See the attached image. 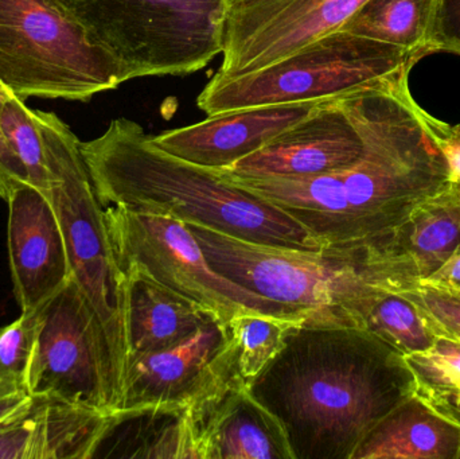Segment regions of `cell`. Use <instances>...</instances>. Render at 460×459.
<instances>
[{
    "mask_svg": "<svg viewBox=\"0 0 460 459\" xmlns=\"http://www.w3.org/2000/svg\"><path fill=\"white\" fill-rule=\"evenodd\" d=\"M340 100L364 140L356 163L307 177L218 174L288 213L323 250H365L442 191L447 166L424 128L410 83Z\"/></svg>",
    "mask_w": 460,
    "mask_h": 459,
    "instance_id": "1",
    "label": "cell"
},
{
    "mask_svg": "<svg viewBox=\"0 0 460 459\" xmlns=\"http://www.w3.org/2000/svg\"><path fill=\"white\" fill-rule=\"evenodd\" d=\"M248 391L283 426L295 459H353L416 380L405 356L370 331L305 323Z\"/></svg>",
    "mask_w": 460,
    "mask_h": 459,
    "instance_id": "2",
    "label": "cell"
},
{
    "mask_svg": "<svg viewBox=\"0 0 460 459\" xmlns=\"http://www.w3.org/2000/svg\"><path fill=\"white\" fill-rule=\"evenodd\" d=\"M80 148L102 207L162 213L262 244L323 250L288 213L215 170L161 150L134 120L111 121L104 134Z\"/></svg>",
    "mask_w": 460,
    "mask_h": 459,
    "instance_id": "3",
    "label": "cell"
},
{
    "mask_svg": "<svg viewBox=\"0 0 460 459\" xmlns=\"http://www.w3.org/2000/svg\"><path fill=\"white\" fill-rule=\"evenodd\" d=\"M34 112L45 146L48 197L64 234L72 279L93 310L110 349L116 411L128 361L126 275L108 231L104 207L81 154L80 140L56 113Z\"/></svg>",
    "mask_w": 460,
    "mask_h": 459,
    "instance_id": "4",
    "label": "cell"
},
{
    "mask_svg": "<svg viewBox=\"0 0 460 459\" xmlns=\"http://www.w3.org/2000/svg\"><path fill=\"white\" fill-rule=\"evenodd\" d=\"M420 51L335 31L245 75H213L197 100L208 115L292 102L337 100L410 83Z\"/></svg>",
    "mask_w": 460,
    "mask_h": 459,
    "instance_id": "5",
    "label": "cell"
},
{
    "mask_svg": "<svg viewBox=\"0 0 460 459\" xmlns=\"http://www.w3.org/2000/svg\"><path fill=\"white\" fill-rule=\"evenodd\" d=\"M54 2L119 62L126 81L189 75L223 54L226 0Z\"/></svg>",
    "mask_w": 460,
    "mask_h": 459,
    "instance_id": "6",
    "label": "cell"
},
{
    "mask_svg": "<svg viewBox=\"0 0 460 459\" xmlns=\"http://www.w3.org/2000/svg\"><path fill=\"white\" fill-rule=\"evenodd\" d=\"M188 224L210 266L224 277L311 323L351 326L349 310L378 287L361 251H311L238 239Z\"/></svg>",
    "mask_w": 460,
    "mask_h": 459,
    "instance_id": "7",
    "label": "cell"
},
{
    "mask_svg": "<svg viewBox=\"0 0 460 459\" xmlns=\"http://www.w3.org/2000/svg\"><path fill=\"white\" fill-rule=\"evenodd\" d=\"M0 83L22 100L85 102L126 77L54 0H0Z\"/></svg>",
    "mask_w": 460,
    "mask_h": 459,
    "instance_id": "8",
    "label": "cell"
},
{
    "mask_svg": "<svg viewBox=\"0 0 460 459\" xmlns=\"http://www.w3.org/2000/svg\"><path fill=\"white\" fill-rule=\"evenodd\" d=\"M104 212L121 269L142 272L220 322L243 313L303 315L216 271L188 224L180 218L124 205H108Z\"/></svg>",
    "mask_w": 460,
    "mask_h": 459,
    "instance_id": "9",
    "label": "cell"
},
{
    "mask_svg": "<svg viewBox=\"0 0 460 459\" xmlns=\"http://www.w3.org/2000/svg\"><path fill=\"white\" fill-rule=\"evenodd\" d=\"M30 396H53L112 414V363L102 326L75 280L40 306L24 379Z\"/></svg>",
    "mask_w": 460,
    "mask_h": 459,
    "instance_id": "10",
    "label": "cell"
},
{
    "mask_svg": "<svg viewBox=\"0 0 460 459\" xmlns=\"http://www.w3.org/2000/svg\"><path fill=\"white\" fill-rule=\"evenodd\" d=\"M367 0H267L230 13L223 65L234 77L273 64L308 43L340 31Z\"/></svg>",
    "mask_w": 460,
    "mask_h": 459,
    "instance_id": "11",
    "label": "cell"
},
{
    "mask_svg": "<svg viewBox=\"0 0 460 459\" xmlns=\"http://www.w3.org/2000/svg\"><path fill=\"white\" fill-rule=\"evenodd\" d=\"M226 344V325L212 321L174 347L132 358L116 411L196 403L232 380Z\"/></svg>",
    "mask_w": 460,
    "mask_h": 459,
    "instance_id": "12",
    "label": "cell"
},
{
    "mask_svg": "<svg viewBox=\"0 0 460 459\" xmlns=\"http://www.w3.org/2000/svg\"><path fill=\"white\" fill-rule=\"evenodd\" d=\"M362 153L364 140L341 100H326L256 153L215 172L233 178L307 177L351 166Z\"/></svg>",
    "mask_w": 460,
    "mask_h": 459,
    "instance_id": "13",
    "label": "cell"
},
{
    "mask_svg": "<svg viewBox=\"0 0 460 459\" xmlns=\"http://www.w3.org/2000/svg\"><path fill=\"white\" fill-rule=\"evenodd\" d=\"M5 201L13 294L22 312H29L72 279L69 258L58 217L45 193L31 183H19Z\"/></svg>",
    "mask_w": 460,
    "mask_h": 459,
    "instance_id": "14",
    "label": "cell"
},
{
    "mask_svg": "<svg viewBox=\"0 0 460 459\" xmlns=\"http://www.w3.org/2000/svg\"><path fill=\"white\" fill-rule=\"evenodd\" d=\"M188 411L197 459H295L275 415L234 380Z\"/></svg>",
    "mask_w": 460,
    "mask_h": 459,
    "instance_id": "15",
    "label": "cell"
},
{
    "mask_svg": "<svg viewBox=\"0 0 460 459\" xmlns=\"http://www.w3.org/2000/svg\"><path fill=\"white\" fill-rule=\"evenodd\" d=\"M243 108L153 137L161 150L210 170H224L307 118L321 102Z\"/></svg>",
    "mask_w": 460,
    "mask_h": 459,
    "instance_id": "16",
    "label": "cell"
},
{
    "mask_svg": "<svg viewBox=\"0 0 460 459\" xmlns=\"http://www.w3.org/2000/svg\"><path fill=\"white\" fill-rule=\"evenodd\" d=\"M459 247V217L435 196L362 253L381 287L402 291L431 278Z\"/></svg>",
    "mask_w": 460,
    "mask_h": 459,
    "instance_id": "17",
    "label": "cell"
},
{
    "mask_svg": "<svg viewBox=\"0 0 460 459\" xmlns=\"http://www.w3.org/2000/svg\"><path fill=\"white\" fill-rule=\"evenodd\" d=\"M112 414L53 396H30L11 415L19 459L94 458Z\"/></svg>",
    "mask_w": 460,
    "mask_h": 459,
    "instance_id": "18",
    "label": "cell"
},
{
    "mask_svg": "<svg viewBox=\"0 0 460 459\" xmlns=\"http://www.w3.org/2000/svg\"><path fill=\"white\" fill-rule=\"evenodd\" d=\"M127 293L128 361L174 347L212 321L207 310L154 282L137 269H123ZM127 361V366H128Z\"/></svg>",
    "mask_w": 460,
    "mask_h": 459,
    "instance_id": "19",
    "label": "cell"
},
{
    "mask_svg": "<svg viewBox=\"0 0 460 459\" xmlns=\"http://www.w3.org/2000/svg\"><path fill=\"white\" fill-rule=\"evenodd\" d=\"M460 426L413 393L365 437L353 459H459Z\"/></svg>",
    "mask_w": 460,
    "mask_h": 459,
    "instance_id": "20",
    "label": "cell"
},
{
    "mask_svg": "<svg viewBox=\"0 0 460 459\" xmlns=\"http://www.w3.org/2000/svg\"><path fill=\"white\" fill-rule=\"evenodd\" d=\"M108 438L118 439L110 457L197 459L188 407L154 406L113 412L104 437Z\"/></svg>",
    "mask_w": 460,
    "mask_h": 459,
    "instance_id": "21",
    "label": "cell"
},
{
    "mask_svg": "<svg viewBox=\"0 0 460 459\" xmlns=\"http://www.w3.org/2000/svg\"><path fill=\"white\" fill-rule=\"evenodd\" d=\"M305 323L303 315L243 313L224 323L230 377L245 388L283 352L288 337Z\"/></svg>",
    "mask_w": 460,
    "mask_h": 459,
    "instance_id": "22",
    "label": "cell"
},
{
    "mask_svg": "<svg viewBox=\"0 0 460 459\" xmlns=\"http://www.w3.org/2000/svg\"><path fill=\"white\" fill-rule=\"evenodd\" d=\"M353 328L370 331L402 355L423 352L438 340L420 310L397 291L376 287L351 307Z\"/></svg>",
    "mask_w": 460,
    "mask_h": 459,
    "instance_id": "23",
    "label": "cell"
},
{
    "mask_svg": "<svg viewBox=\"0 0 460 459\" xmlns=\"http://www.w3.org/2000/svg\"><path fill=\"white\" fill-rule=\"evenodd\" d=\"M437 8L438 0H367L340 31L420 51L427 57Z\"/></svg>",
    "mask_w": 460,
    "mask_h": 459,
    "instance_id": "24",
    "label": "cell"
},
{
    "mask_svg": "<svg viewBox=\"0 0 460 459\" xmlns=\"http://www.w3.org/2000/svg\"><path fill=\"white\" fill-rule=\"evenodd\" d=\"M0 123L11 148L26 169L29 182L48 196L45 146L34 110L24 105V100L13 96L3 108Z\"/></svg>",
    "mask_w": 460,
    "mask_h": 459,
    "instance_id": "25",
    "label": "cell"
},
{
    "mask_svg": "<svg viewBox=\"0 0 460 459\" xmlns=\"http://www.w3.org/2000/svg\"><path fill=\"white\" fill-rule=\"evenodd\" d=\"M405 360L421 398L460 395V340L439 336L431 348L405 356Z\"/></svg>",
    "mask_w": 460,
    "mask_h": 459,
    "instance_id": "26",
    "label": "cell"
},
{
    "mask_svg": "<svg viewBox=\"0 0 460 459\" xmlns=\"http://www.w3.org/2000/svg\"><path fill=\"white\" fill-rule=\"evenodd\" d=\"M397 293L420 310L438 337L460 340V288L424 280Z\"/></svg>",
    "mask_w": 460,
    "mask_h": 459,
    "instance_id": "27",
    "label": "cell"
},
{
    "mask_svg": "<svg viewBox=\"0 0 460 459\" xmlns=\"http://www.w3.org/2000/svg\"><path fill=\"white\" fill-rule=\"evenodd\" d=\"M40 312V307L22 312L18 320L0 328V380H15L24 384L37 337Z\"/></svg>",
    "mask_w": 460,
    "mask_h": 459,
    "instance_id": "28",
    "label": "cell"
},
{
    "mask_svg": "<svg viewBox=\"0 0 460 459\" xmlns=\"http://www.w3.org/2000/svg\"><path fill=\"white\" fill-rule=\"evenodd\" d=\"M419 115L447 166V182L438 194V199L447 205L460 220V123H445L421 107H419Z\"/></svg>",
    "mask_w": 460,
    "mask_h": 459,
    "instance_id": "29",
    "label": "cell"
},
{
    "mask_svg": "<svg viewBox=\"0 0 460 459\" xmlns=\"http://www.w3.org/2000/svg\"><path fill=\"white\" fill-rule=\"evenodd\" d=\"M451 53L460 57V0H438L429 54Z\"/></svg>",
    "mask_w": 460,
    "mask_h": 459,
    "instance_id": "30",
    "label": "cell"
},
{
    "mask_svg": "<svg viewBox=\"0 0 460 459\" xmlns=\"http://www.w3.org/2000/svg\"><path fill=\"white\" fill-rule=\"evenodd\" d=\"M13 96L15 94L0 83V119H2V110L5 102ZM23 182H29L26 169L11 148L0 123V199L5 201L13 188Z\"/></svg>",
    "mask_w": 460,
    "mask_h": 459,
    "instance_id": "31",
    "label": "cell"
},
{
    "mask_svg": "<svg viewBox=\"0 0 460 459\" xmlns=\"http://www.w3.org/2000/svg\"><path fill=\"white\" fill-rule=\"evenodd\" d=\"M30 398L26 385L15 380H0V422Z\"/></svg>",
    "mask_w": 460,
    "mask_h": 459,
    "instance_id": "32",
    "label": "cell"
},
{
    "mask_svg": "<svg viewBox=\"0 0 460 459\" xmlns=\"http://www.w3.org/2000/svg\"><path fill=\"white\" fill-rule=\"evenodd\" d=\"M427 282L460 288V247L431 278L427 279Z\"/></svg>",
    "mask_w": 460,
    "mask_h": 459,
    "instance_id": "33",
    "label": "cell"
},
{
    "mask_svg": "<svg viewBox=\"0 0 460 459\" xmlns=\"http://www.w3.org/2000/svg\"><path fill=\"white\" fill-rule=\"evenodd\" d=\"M424 401L429 406L434 407L440 414L445 415L448 419L454 420L460 426V395L442 399H424Z\"/></svg>",
    "mask_w": 460,
    "mask_h": 459,
    "instance_id": "34",
    "label": "cell"
},
{
    "mask_svg": "<svg viewBox=\"0 0 460 459\" xmlns=\"http://www.w3.org/2000/svg\"><path fill=\"white\" fill-rule=\"evenodd\" d=\"M226 2L228 4L230 13L251 7V5L259 4V3L267 2V0H226Z\"/></svg>",
    "mask_w": 460,
    "mask_h": 459,
    "instance_id": "35",
    "label": "cell"
},
{
    "mask_svg": "<svg viewBox=\"0 0 460 459\" xmlns=\"http://www.w3.org/2000/svg\"><path fill=\"white\" fill-rule=\"evenodd\" d=\"M459 459H460V457H459Z\"/></svg>",
    "mask_w": 460,
    "mask_h": 459,
    "instance_id": "36",
    "label": "cell"
}]
</instances>
